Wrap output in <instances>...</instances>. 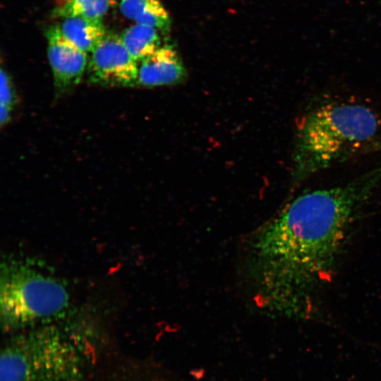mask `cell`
<instances>
[{
	"label": "cell",
	"instance_id": "5bb4252c",
	"mask_svg": "<svg viewBox=\"0 0 381 381\" xmlns=\"http://www.w3.org/2000/svg\"><path fill=\"white\" fill-rule=\"evenodd\" d=\"M13 108L4 104L0 106V123L1 126L6 124L11 119V114Z\"/></svg>",
	"mask_w": 381,
	"mask_h": 381
},
{
	"label": "cell",
	"instance_id": "9c48e42d",
	"mask_svg": "<svg viewBox=\"0 0 381 381\" xmlns=\"http://www.w3.org/2000/svg\"><path fill=\"white\" fill-rule=\"evenodd\" d=\"M68 41L87 54H90L106 35L102 19L86 17L62 18L57 25Z\"/></svg>",
	"mask_w": 381,
	"mask_h": 381
},
{
	"label": "cell",
	"instance_id": "8fae6325",
	"mask_svg": "<svg viewBox=\"0 0 381 381\" xmlns=\"http://www.w3.org/2000/svg\"><path fill=\"white\" fill-rule=\"evenodd\" d=\"M125 47L139 62L162 46L160 32L150 25L135 23L127 28L120 35Z\"/></svg>",
	"mask_w": 381,
	"mask_h": 381
},
{
	"label": "cell",
	"instance_id": "52a82bcc",
	"mask_svg": "<svg viewBox=\"0 0 381 381\" xmlns=\"http://www.w3.org/2000/svg\"><path fill=\"white\" fill-rule=\"evenodd\" d=\"M186 68L175 49L162 44L155 52L138 62L136 85L155 87L173 85L186 77Z\"/></svg>",
	"mask_w": 381,
	"mask_h": 381
},
{
	"label": "cell",
	"instance_id": "ba28073f",
	"mask_svg": "<svg viewBox=\"0 0 381 381\" xmlns=\"http://www.w3.org/2000/svg\"><path fill=\"white\" fill-rule=\"evenodd\" d=\"M163 373L147 361L111 355L90 381H167Z\"/></svg>",
	"mask_w": 381,
	"mask_h": 381
},
{
	"label": "cell",
	"instance_id": "7a4b0ae2",
	"mask_svg": "<svg viewBox=\"0 0 381 381\" xmlns=\"http://www.w3.org/2000/svg\"><path fill=\"white\" fill-rule=\"evenodd\" d=\"M6 336L1 381H90L111 355L83 332L53 323Z\"/></svg>",
	"mask_w": 381,
	"mask_h": 381
},
{
	"label": "cell",
	"instance_id": "6da1fadb",
	"mask_svg": "<svg viewBox=\"0 0 381 381\" xmlns=\"http://www.w3.org/2000/svg\"><path fill=\"white\" fill-rule=\"evenodd\" d=\"M380 184L381 166L343 185L303 193L246 237L243 275L261 310L311 316L353 217Z\"/></svg>",
	"mask_w": 381,
	"mask_h": 381
},
{
	"label": "cell",
	"instance_id": "5b68a950",
	"mask_svg": "<svg viewBox=\"0 0 381 381\" xmlns=\"http://www.w3.org/2000/svg\"><path fill=\"white\" fill-rule=\"evenodd\" d=\"M87 76L91 83L106 87L136 85L138 62L131 56L120 36L106 34L90 53Z\"/></svg>",
	"mask_w": 381,
	"mask_h": 381
},
{
	"label": "cell",
	"instance_id": "3957f363",
	"mask_svg": "<svg viewBox=\"0 0 381 381\" xmlns=\"http://www.w3.org/2000/svg\"><path fill=\"white\" fill-rule=\"evenodd\" d=\"M380 126L377 115L362 104L329 103L310 111L297 126L294 181H305L366 145Z\"/></svg>",
	"mask_w": 381,
	"mask_h": 381
},
{
	"label": "cell",
	"instance_id": "7c38bea8",
	"mask_svg": "<svg viewBox=\"0 0 381 381\" xmlns=\"http://www.w3.org/2000/svg\"><path fill=\"white\" fill-rule=\"evenodd\" d=\"M116 0H58L53 10L56 18L86 17L102 19Z\"/></svg>",
	"mask_w": 381,
	"mask_h": 381
},
{
	"label": "cell",
	"instance_id": "8992f818",
	"mask_svg": "<svg viewBox=\"0 0 381 381\" xmlns=\"http://www.w3.org/2000/svg\"><path fill=\"white\" fill-rule=\"evenodd\" d=\"M46 37L55 90L62 95L80 83L87 68L88 54L66 39L57 25L49 28Z\"/></svg>",
	"mask_w": 381,
	"mask_h": 381
},
{
	"label": "cell",
	"instance_id": "277c9868",
	"mask_svg": "<svg viewBox=\"0 0 381 381\" xmlns=\"http://www.w3.org/2000/svg\"><path fill=\"white\" fill-rule=\"evenodd\" d=\"M69 303L66 288L56 277L21 260L2 262L0 316L6 335L52 323Z\"/></svg>",
	"mask_w": 381,
	"mask_h": 381
},
{
	"label": "cell",
	"instance_id": "30bf717a",
	"mask_svg": "<svg viewBox=\"0 0 381 381\" xmlns=\"http://www.w3.org/2000/svg\"><path fill=\"white\" fill-rule=\"evenodd\" d=\"M121 13L135 23L144 24L167 33L171 28L170 16L159 0H121Z\"/></svg>",
	"mask_w": 381,
	"mask_h": 381
},
{
	"label": "cell",
	"instance_id": "4fadbf2b",
	"mask_svg": "<svg viewBox=\"0 0 381 381\" xmlns=\"http://www.w3.org/2000/svg\"><path fill=\"white\" fill-rule=\"evenodd\" d=\"M1 104L12 108L17 102V95L12 80L3 68L1 69Z\"/></svg>",
	"mask_w": 381,
	"mask_h": 381
}]
</instances>
